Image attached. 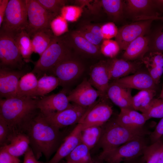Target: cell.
Wrapping results in <instances>:
<instances>
[{
  "label": "cell",
  "instance_id": "obj_13",
  "mask_svg": "<svg viewBox=\"0 0 163 163\" xmlns=\"http://www.w3.org/2000/svg\"><path fill=\"white\" fill-rule=\"evenodd\" d=\"M69 101L82 107L88 108L94 104L99 97L100 92L85 78L67 95Z\"/></svg>",
  "mask_w": 163,
  "mask_h": 163
},
{
  "label": "cell",
  "instance_id": "obj_45",
  "mask_svg": "<svg viewBox=\"0 0 163 163\" xmlns=\"http://www.w3.org/2000/svg\"><path fill=\"white\" fill-rule=\"evenodd\" d=\"M10 136L9 127L2 118L0 117V145L1 147L8 144Z\"/></svg>",
  "mask_w": 163,
  "mask_h": 163
},
{
  "label": "cell",
  "instance_id": "obj_2",
  "mask_svg": "<svg viewBox=\"0 0 163 163\" xmlns=\"http://www.w3.org/2000/svg\"><path fill=\"white\" fill-rule=\"evenodd\" d=\"M30 147L38 160L43 155L49 161L56 151L62 138L60 129L49 123L40 112L33 119L24 132Z\"/></svg>",
  "mask_w": 163,
  "mask_h": 163
},
{
  "label": "cell",
  "instance_id": "obj_1",
  "mask_svg": "<svg viewBox=\"0 0 163 163\" xmlns=\"http://www.w3.org/2000/svg\"><path fill=\"white\" fill-rule=\"evenodd\" d=\"M37 100L33 98L14 97L0 99V117L7 124L10 138L19 133H24L33 119L39 113Z\"/></svg>",
  "mask_w": 163,
  "mask_h": 163
},
{
  "label": "cell",
  "instance_id": "obj_27",
  "mask_svg": "<svg viewBox=\"0 0 163 163\" xmlns=\"http://www.w3.org/2000/svg\"><path fill=\"white\" fill-rule=\"evenodd\" d=\"M100 7L115 21L121 20L124 15V1L102 0L99 1Z\"/></svg>",
  "mask_w": 163,
  "mask_h": 163
},
{
  "label": "cell",
  "instance_id": "obj_28",
  "mask_svg": "<svg viewBox=\"0 0 163 163\" xmlns=\"http://www.w3.org/2000/svg\"><path fill=\"white\" fill-rule=\"evenodd\" d=\"M156 94V89L140 90L132 97V104L134 110L143 113L149 107Z\"/></svg>",
  "mask_w": 163,
  "mask_h": 163
},
{
  "label": "cell",
  "instance_id": "obj_42",
  "mask_svg": "<svg viewBox=\"0 0 163 163\" xmlns=\"http://www.w3.org/2000/svg\"><path fill=\"white\" fill-rule=\"evenodd\" d=\"M115 120L119 125L127 129L135 130L142 128L139 127L136 125L122 109H120L119 114Z\"/></svg>",
  "mask_w": 163,
  "mask_h": 163
},
{
  "label": "cell",
  "instance_id": "obj_29",
  "mask_svg": "<svg viewBox=\"0 0 163 163\" xmlns=\"http://www.w3.org/2000/svg\"><path fill=\"white\" fill-rule=\"evenodd\" d=\"M101 27V26L96 24H85L76 30L90 42L100 46L103 40Z\"/></svg>",
  "mask_w": 163,
  "mask_h": 163
},
{
  "label": "cell",
  "instance_id": "obj_51",
  "mask_svg": "<svg viewBox=\"0 0 163 163\" xmlns=\"http://www.w3.org/2000/svg\"><path fill=\"white\" fill-rule=\"evenodd\" d=\"M158 163H163V144L161 150Z\"/></svg>",
  "mask_w": 163,
  "mask_h": 163
},
{
  "label": "cell",
  "instance_id": "obj_43",
  "mask_svg": "<svg viewBox=\"0 0 163 163\" xmlns=\"http://www.w3.org/2000/svg\"><path fill=\"white\" fill-rule=\"evenodd\" d=\"M101 29L103 40L115 37L118 30V29L113 22H108L101 26Z\"/></svg>",
  "mask_w": 163,
  "mask_h": 163
},
{
  "label": "cell",
  "instance_id": "obj_37",
  "mask_svg": "<svg viewBox=\"0 0 163 163\" xmlns=\"http://www.w3.org/2000/svg\"><path fill=\"white\" fill-rule=\"evenodd\" d=\"M142 113L147 120L151 118H163V100L154 98L148 108Z\"/></svg>",
  "mask_w": 163,
  "mask_h": 163
},
{
  "label": "cell",
  "instance_id": "obj_30",
  "mask_svg": "<svg viewBox=\"0 0 163 163\" xmlns=\"http://www.w3.org/2000/svg\"><path fill=\"white\" fill-rule=\"evenodd\" d=\"M21 55L26 62L30 61L31 56L33 52L31 39L28 34L23 30L14 37Z\"/></svg>",
  "mask_w": 163,
  "mask_h": 163
},
{
  "label": "cell",
  "instance_id": "obj_24",
  "mask_svg": "<svg viewBox=\"0 0 163 163\" xmlns=\"http://www.w3.org/2000/svg\"><path fill=\"white\" fill-rule=\"evenodd\" d=\"M29 138L25 133H19L12 136L7 145L1 147L13 155L18 157L24 154L30 147Z\"/></svg>",
  "mask_w": 163,
  "mask_h": 163
},
{
  "label": "cell",
  "instance_id": "obj_52",
  "mask_svg": "<svg viewBox=\"0 0 163 163\" xmlns=\"http://www.w3.org/2000/svg\"><path fill=\"white\" fill-rule=\"evenodd\" d=\"M148 20H152L153 21L159 20L163 21V16H157L150 17L148 18Z\"/></svg>",
  "mask_w": 163,
  "mask_h": 163
},
{
  "label": "cell",
  "instance_id": "obj_33",
  "mask_svg": "<svg viewBox=\"0 0 163 163\" xmlns=\"http://www.w3.org/2000/svg\"><path fill=\"white\" fill-rule=\"evenodd\" d=\"M102 129V126H91L82 129L81 137V142L91 150L98 143Z\"/></svg>",
  "mask_w": 163,
  "mask_h": 163
},
{
  "label": "cell",
  "instance_id": "obj_53",
  "mask_svg": "<svg viewBox=\"0 0 163 163\" xmlns=\"http://www.w3.org/2000/svg\"><path fill=\"white\" fill-rule=\"evenodd\" d=\"M104 161L98 158V157L97 159L96 160H94V162L93 163H103Z\"/></svg>",
  "mask_w": 163,
  "mask_h": 163
},
{
  "label": "cell",
  "instance_id": "obj_4",
  "mask_svg": "<svg viewBox=\"0 0 163 163\" xmlns=\"http://www.w3.org/2000/svg\"><path fill=\"white\" fill-rule=\"evenodd\" d=\"M72 49L62 36H55L39 59L34 62L32 72L38 79L45 75H50L52 70L58 63L72 55Z\"/></svg>",
  "mask_w": 163,
  "mask_h": 163
},
{
  "label": "cell",
  "instance_id": "obj_50",
  "mask_svg": "<svg viewBox=\"0 0 163 163\" xmlns=\"http://www.w3.org/2000/svg\"><path fill=\"white\" fill-rule=\"evenodd\" d=\"M152 1L155 8L158 12L163 13V0H152Z\"/></svg>",
  "mask_w": 163,
  "mask_h": 163
},
{
  "label": "cell",
  "instance_id": "obj_34",
  "mask_svg": "<svg viewBox=\"0 0 163 163\" xmlns=\"http://www.w3.org/2000/svg\"><path fill=\"white\" fill-rule=\"evenodd\" d=\"M163 142L160 139L147 146L143 153V158L146 163H158Z\"/></svg>",
  "mask_w": 163,
  "mask_h": 163
},
{
  "label": "cell",
  "instance_id": "obj_54",
  "mask_svg": "<svg viewBox=\"0 0 163 163\" xmlns=\"http://www.w3.org/2000/svg\"><path fill=\"white\" fill-rule=\"evenodd\" d=\"M134 159H133V160H130V161H129L123 162H121L120 163H136V162H135V161H134ZM106 162V163H108V162Z\"/></svg>",
  "mask_w": 163,
  "mask_h": 163
},
{
  "label": "cell",
  "instance_id": "obj_39",
  "mask_svg": "<svg viewBox=\"0 0 163 163\" xmlns=\"http://www.w3.org/2000/svg\"><path fill=\"white\" fill-rule=\"evenodd\" d=\"M83 8L78 5H65L61 9L60 15L67 21L74 22L81 16Z\"/></svg>",
  "mask_w": 163,
  "mask_h": 163
},
{
  "label": "cell",
  "instance_id": "obj_40",
  "mask_svg": "<svg viewBox=\"0 0 163 163\" xmlns=\"http://www.w3.org/2000/svg\"><path fill=\"white\" fill-rule=\"evenodd\" d=\"M50 28L54 35L60 37L69 32L68 21L61 15L54 18L50 24Z\"/></svg>",
  "mask_w": 163,
  "mask_h": 163
},
{
  "label": "cell",
  "instance_id": "obj_10",
  "mask_svg": "<svg viewBox=\"0 0 163 163\" xmlns=\"http://www.w3.org/2000/svg\"><path fill=\"white\" fill-rule=\"evenodd\" d=\"M113 112L112 107L104 100L97 101L88 108L80 120L82 129L102 126L109 121Z\"/></svg>",
  "mask_w": 163,
  "mask_h": 163
},
{
  "label": "cell",
  "instance_id": "obj_32",
  "mask_svg": "<svg viewBox=\"0 0 163 163\" xmlns=\"http://www.w3.org/2000/svg\"><path fill=\"white\" fill-rule=\"evenodd\" d=\"M59 85L58 78L53 75H45L38 79L34 97L42 96L52 91Z\"/></svg>",
  "mask_w": 163,
  "mask_h": 163
},
{
  "label": "cell",
  "instance_id": "obj_48",
  "mask_svg": "<svg viewBox=\"0 0 163 163\" xmlns=\"http://www.w3.org/2000/svg\"><path fill=\"white\" fill-rule=\"evenodd\" d=\"M23 163H40L30 146L24 154Z\"/></svg>",
  "mask_w": 163,
  "mask_h": 163
},
{
  "label": "cell",
  "instance_id": "obj_56",
  "mask_svg": "<svg viewBox=\"0 0 163 163\" xmlns=\"http://www.w3.org/2000/svg\"><path fill=\"white\" fill-rule=\"evenodd\" d=\"M66 163H73L71 162H68V161H66Z\"/></svg>",
  "mask_w": 163,
  "mask_h": 163
},
{
  "label": "cell",
  "instance_id": "obj_55",
  "mask_svg": "<svg viewBox=\"0 0 163 163\" xmlns=\"http://www.w3.org/2000/svg\"><path fill=\"white\" fill-rule=\"evenodd\" d=\"M159 98L163 100V85L162 90L160 95Z\"/></svg>",
  "mask_w": 163,
  "mask_h": 163
},
{
  "label": "cell",
  "instance_id": "obj_19",
  "mask_svg": "<svg viewBox=\"0 0 163 163\" xmlns=\"http://www.w3.org/2000/svg\"><path fill=\"white\" fill-rule=\"evenodd\" d=\"M82 130V123L80 121L70 133L63 140V142L48 163H59L81 143Z\"/></svg>",
  "mask_w": 163,
  "mask_h": 163
},
{
  "label": "cell",
  "instance_id": "obj_44",
  "mask_svg": "<svg viewBox=\"0 0 163 163\" xmlns=\"http://www.w3.org/2000/svg\"><path fill=\"white\" fill-rule=\"evenodd\" d=\"M122 109L129 116L133 123L139 127H142L147 119L142 113L134 110Z\"/></svg>",
  "mask_w": 163,
  "mask_h": 163
},
{
  "label": "cell",
  "instance_id": "obj_9",
  "mask_svg": "<svg viewBox=\"0 0 163 163\" xmlns=\"http://www.w3.org/2000/svg\"><path fill=\"white\" fill-rule=\"evenodd\" d=\"M84 71L81 62L72 55L58 63L52 70L50 75L57 77L59 85L66 88L80 76Z\"/></svg>",
  "mask_w": 163,
  "mask_h": 163
},
{
  "label": "cell",
  "instance_id": "obj_25",
  "mask_svg": "<svg viewBox=\"0 0 163 163\" xmlns=\"http://www.w3.org/2000/svg\"><path fill=\"white\" fill-rule=\"evenodd\" d=\"M38 81L37 77L32 72L24 75L19 80L15 96L34 98Z\"/></svg>",
  "mask_w": 163,
  "mask_h": 163
},
{
  "label": "cell",
  "instance_id": "obj_8",
  "mask_svg": "<svg viewBox=\"0 0 163 163\" xmlns=\"http://www.w3.org/2000/svg\"><path fill=\"white\" fill-rule=\"evenodd\" d=\"M28 25L26 31L30 37L40 30L50 28L56 17L48 11L37 0H26Z\"/></svg>",
  "mask_w": 163,
  "mask_h": 163
},
{
  "label": "cell",
  "instance_id": "obj_6",
  "mask_svg": "<svg viewBox=\"0 0 163 163\" xmlns=\"http://www.w3.org/2000/svg\"><path fill=\"white\" fill-rule=\"evenodd\" d=\"M144 137L137 138L109 151L101 153L98 157L110 163H120L135 159L143 155L148 145Z\"/></svg>",
  "mask_w": 163,
  "mask_h": 163
},
{
  "label": "cell",
  "instance_id": "obj_31",
  "mask_svg": "<svg viewBox=\"0 0 163 163\" xmlns=\"http://www.w3.org/2000/svg\"><path fill=\"white\" fill-rule=\"evenodd\" d=\"M90 149L85 144L81 143L65 158L66 161L73 163H93L90 153Z\"/></svg>",
  "mask_w": 163,
  "mask_h": 163
},
{
  "label": "cell",
  "instance_id": "obj_22",
  "mask_svg": "<svg viewBox=\"0 0 163 163\" xmlns=\"http://www.w3.org/2000/svg\"><path fill=\"white\" fill-rule=\"evenodd\" d=\"M110 80L115 81L134 73L138 65L123 59H111L107 61Z\"/></svg>",
  "mask_w": 163,
  "mask_h": 163
},
{
  "label": "cell",
  "instance_id": "obj_11",
  "mask_svg": "<svg viewBox=\"0 0 163 163\" xmlns=\"http://www.w3.org/2000/svg\"><path fill=\"white\" fill-rule=\"evenodd\" d=\"M153 21L152 20L138 21L118 29L115 40L118 43L120 49L125 50L133 41L140 36L145 35L149 30Z\"/></svg>",
  "mask_w": 163,
  "mask_h": 163
},
{
  "label": "cell",
  "instance_id": "obj_18",
  "mask_svg": "<svg viewBox=\"0 0 163 163\" xmlns=\"http://www.w3.org/2000/svg\"><path fill=\"white\" fill-rule=\"evenodd\" d=\"M62 36L72 49L82 54L96 57L100 54V46L87 40L76 30L68 32Z\"/></svg>",
  "mask_w": 163,
  "mask_h": 163
},
{
  "label": "cell",
  "instance_id": "obj_17",
  "mask_svg": "<svg viewBox=\"0 0 163 163\" xmlns=\"http://www.w3.org/2000/svg\"><path fill=\"white\" fill-rule=\"evenodd\" d=\"M88 81L101 94L103 98L106 95L110 79L107 61H101L91 66Z\"/></svg>",
  "mask_w": 163,
  "mask_h": 163
},
{
  "label": "cell",
  "instance_id": "obj_36",
  "mask_svg": "<svg viewBox=\"0 0 163 163\" xmlns=\"http://www.w3.org/2000/svg\"><path fill=\"white\" fill-rule=\"evenodd\" d=\"M145 64H149L155 67L161 77L163 73V53L158 52H150L142 59Z\"/></svg>",
  "mask_w": 163,
  "mask_h": 163
},
{
  "label": "cell",
  "instance_id": "obj_35",
  "mask_svg": "<svg viewBox=\"0 0 163 163\" xmlns=\"http://www.w3.org/2000/svg\"><path fill=\"white\" fill-rule=\"evenodd\" d=\"M149 38V51L163 53V24L155 29Z\"/></svg>",
  "mask_w": 163,
  "mask_h": 163
},
{
  "label": "cell",
  "instance_id": "obj_47",
  "mask_svg": "<svg viewBox=\"0 0 163 163\" xmlns=\"http://www.w3.org/2000/svg\"><path fill=\"white\" fill-rule=\"evenodd\" d=\"M163 135V118H161L154 131L150 134V137L152 143L160 139Z\"/></svg>",
  "mask_w": 163,
  "mask_h": 163
},
{
  "label": "cell",
  "instance_id": "obj_23",
  "mask_svg": "<svg viewBox=\"0 0 163 163\" xmlns=\"http://www.w3.org/2000/svg\"><path fill=\"white\" fill-rule=\"evenodd\" d=\"M149 38L142 36L131 42L127 46L123 55V59L132 60L142 59L149 50Z\"/></svg>",
  "mask_w": 163,
  "mask_h": 163
},
{
  "label": "cell",
  "instance_id": "obj_5",
  "mask_svg": "<svg viewBox=\"0 0 163 163\" xmlns=\"http://www.w3.org/2000/svg\"><path fill=\"white\" fill-rule=\"evenodd\" d=\"M28 25L26 0H9L0 31L14 37Z\"/></svg>",
  "mask_w": 163,
  "mask_h": 163
},
{
  "label": "cell",
  "instance_id": "obj_16",
  "mask_svg": "<svg viewBox=\"0 0 163 163\" xmlns=\"http://www.w3.org/2000/svg\"><path fill=\"white\" fill-rule=\"evenodd\" d=\"M66 90L37 100V107L44 116L62 111L69 107L70 103Z\"/></svg>",
  "mask_w": 163,
  "mask_h": 163
},
{
  "label": "cell",
  "instance_id": "obj_12",
  "mask_svg": "<svg viewBox=\"0 0 163 163\" xmlns=\"http://www.w3.org/2000/svg\"><path fill=\"white\" fill-rule=\"evenodd\" d=\"M88 108L73 103L62 111L43 116L50 124L60 129L78 123Z\"/></svg>",
  "mask_w": 163,
  "mask_h": 163
},
{
  "label": "cell",
  "instance_id": "obj_14",
  "mask_svg": "<svg viewBox=\"0 0 163 163\" xmlns=\"http://www.w3.org/2000/svg\"><path fill=\"white\" fill-rule=\"evenodd\" d=\"M28 72L25 68L15 70L0 67V98L15 97L19 80Z\"/></svg>",
  "mask_w": 163,
  "mask_h": 163
},
{
  "label": "cell",
  "instance_id": "obj_49",
  "mask_svg": "<svg viewBox=\"0 0 163 163\" xmlns=\"http://www.w3.org/2000/svg\"><path fill=\"white\" fill-rule=\"evenodd\" d=\"M8 0H0V27L3 21Z\"/></svg>",
  "mask_w": 163,
  "mask_h": 163
},
{
  "label": "cell",
  "instance_id": "obj_41",
  "mask_svg": "<svg viewBox=\"0 0 163 163\" xmlns=\"http://www.w3.org/2000/svg\"><path fill=\"white\" fill-rule=\"evenodd\" d=\"M48 11L56 16L60 15L62 8L68 2L65 0H37Z\"/></svg>",
  "mask_w": 163,
  "mask_h": 163
},
{
  "label": "cell",
  "instance_id": "obj_15",
  "mask_svg": "<svg viewBox=\"0 0 163 163\" xmlns=\"http://www.w3.org/2000/svg\"><path fill=\"white\" fill-rule=\"evenodd\" d=\"M124 15L135 21L146 18L159 16L152 0L124 1Z\"/></svg>",
  "mask_w": 163,
  "mask_h": 163
},
{
  "label": "cell",
  "instance_id": "obj_7",
  "mask_svg": "<svg viewBox=\"0 0 163 163\" xmlns=\"http://www.w3.org/2000/svg\"><path fill=\"white\" fill-rule=\"evenodd\" d=\"M25 63L14 37L0 31V67L22 70Z\"/></svg>",
  "mask_w": 163,
  "mask_h": 163
},
{
  "label": "cell",
  "instance_id": "obj_46",
  "mask_svg": "<svg viewBox=\"0 0 163 163\" xmlns=\"http://www.w3.org/2000/svg\"><path fill=\"white\" fill-rule=\"evenodd\" d=\"M18 157L11 154L2 147L0 150V163H20Z\"/></svg>",
  "mask_w": 163,
  "mask_h": 163
},
{
  "label": "cell",
  "instance_id": "obj_3",
  "mask_svg": "<svg viewBox=\"0 0 163 163\" xmlns=\"http://www.w3.org/2000/svg\"><path fill=\"white\" fill-rule=\"evenodd\" d=\"M102 132L98 144L104 153L132 140L145 136L149 133L143 127L132 130L119 125L115 120L108 121L102 126Z\"/></svg>",
  "mask_w": 163,
  "mask_h": 163
},
{
  "label": "cell",
  "instance_id": "obj_26",
  "mask_svg": "<svg viewBox=\"0 0 163 163\" xmlns=\"http://www.w3.org/2000/svg\"><path fill=\"white\" fill-rule=\"evenodd\" d=\"M55 37L50 28L36 32L31 37L33 52L40 56L49 47Z\"/></svg>",
  "mask_w": 163,
  "mask_h": 163
},
{
  "label": "cell",
  "instance_id": "obj_38",
  "mask_svg": "<svg viewBox=\"0 0 163 163\" xmlns=\"http://www.w3.org/2000/svg\"><path fill=\"white\" fill-rule=\"evenodd\" d=\"M120 50L117 42L111 39L103 40L100 46L101 53L111 59L114 58Z\"/></svg>",
  "mask_w": 163,
  "mask_h": 163
},
{
  "label": "cell",
  "instance_id": "obj_21",
  "mask_svg": "<svg viewBox=\"0 0 163 163\" xmlns=\"http://www.w3.org/2000/svg\"><path fill=\"white\" fill-rule=\"evenodd\" d=\"M106 95L113 103L120 109L134 110L131 89L123 87L114 81L110 83Z\"/></svg>",
  "mask_w": 163,
  "mask_h": 163
},
{
  "label": "cell",
  "instance_id": "obj_20",
  "mask_svg": "<svg viewBox=\"0 0 163 163\" xmlns=\"http://www.w3.org/2000/svg\"><path fill=\"white\" fill-rule=\"evenodd\" d=\"M123 87L140 90L156 89L157 85L148 72H139L114 81Z\"/></svg>",
  "mask_w": 163,
  "mask_h": 163
}]
</instances>
